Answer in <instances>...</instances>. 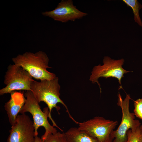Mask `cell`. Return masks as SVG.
I'll list each match as a JSON object with an SVG mask.
<instances>
[{
  "instance_id": "1",
  "label": "cell",
  "mask_w": 142,
  "mask_h": 142,
  "mask_svg": "<svg viewBox=\"0 0 142 142\" xmlns=\"http://www.w3.org/2000/svg\"><path fill=\"white\" fill-rule=\"evenodd\" d=\"M58 78L56 77L50 80H44L38 82L33 80L31 82L30 87L36 100L39 103L43 102L47 105L49 110L48 117L52 121L53 126H56L61 131L63 130L57 125L52 118L51 112L53 108L56 109L59 113L60 107L57 105L58 103L62 104L65 108L69 116L72 120L66 105L60 98V87L58 83Z\"/></svg>"
},
{
  "instance_id": "5",
  "label": "cell",
  "mask_w": 142,
  "mask_h": 142,
  "mask_svg": "<svg viewBox=\"0 0 142 142\" xmlns=\"http://www.w3.org/2000/svg\"><path fill=\"white\" fill-rule=\"evenodd\" d=\"M33 80L29 73L21 67L10 64L4 77L5 87L0 90L1 95L16 90L31 91L30 85Z\"/></svg>"
},
{
  "instance_id": "11",
  "label": "cell",
  "mask_w": 142,
  "mask_h": 142,
  "mask_svg": "<svg viewBox=\"0 0 142 142\" xmlns=\"http://www.w3.org/2000/svg\"><path fill=\"white\" fill-rule=\"evenodd\" d=\"M65 133L69 142H98L78 128H71Z\"/></svg>"
},
{
  "instance_id": "2",
  "label": "cell",
  "mask_w": 142,
  "mask_h": 142,
  "mask_svg": "<svg viewBox=\"0 0 142 142\" xmlns=\"http://www.w3.org/2000/svg\"><path fill=\"white\" fill-rule=\"evenodd\" d=\"M12 59L14 64L22 67L36 79L50 80L56 77L54 73L47 70L51 67L48 66L49 59L44 52L39 51L35 53L26 52Z\"/></svg>"
},
{
  "instance_id": "6",
  "label": "cell",
  "mask_w": 142,
  "mask_h": 142,
  "mask_svg": "<svg viewBox=\"0 0 142 142\" xmlns=\"http://www.w3.org/2000/svg\"><path fill=\"white\" fill-rule=\"evenodd\" d=\"M117 105L120 107L122 113L121 123L118 128L113 133V142H126L127 140V133L129 129L134 130L140 127V121L135 119L134 113L130 112L129 106L130 96L126 94L123 100L119 92L118 94Z\"/></svg>"
},
{
  "instance_id": "7",
  "label": "cell",
  "mask_w": 142,
  "mask_h": 142,
  "mask_svg": "<svg viewBox=\"0 0 142 142\" xmlns=\"http://www.w3.org/2000/svg\"><path fill=\"white\" fill-rule=\"evenodd\" d=\"M124 62L123 59L115 60L108 56L104 57L103 60V64L102 65L99 64L94 67L90 76V80L92 83H97L101 92L100 85L98 81L99 78H115L118 80L120 84L119 89L122 88L121 79L124 77V75L125 74L130 72L125 70L122 67Z\"/></svg>"
},
{
  "instance_id": "12",
  "label": "cell",
  "mask_w": 142,
  "mask_h": 142,
  "mask_svg": "<svg viewBox=\"0 0 142 142\" xmlns=\"http://www.w3.org/2000/svg\"><path fill=\"white\" fill-rule=\"evenodd\" d=\"M128 6L132 9L135 22L142 27V22L139 15V11L142 8V5L137 0H123Z\"/></svg>"
},
{
  "instance_id": "18",
  "label": "cell",
  "mask_w": 142,
  "mask_h": 142,
  "mask_svg": "<svg viewBox=\"0 0 142 142\" xmlns=\"http://www.w3.org/2000/svg\"><path fill=\"white\" fill-rule=\"evenodd\" d=\"M140 128L141 131H142V125H141L140 126Z\"/></svg>"
},
{
  "instance_id": "17",
  "label": "cell",
  "mask_w": 142,
  "mask_h": 142,
  "mask_svg": "<svg viewBox=\"0 0 142 142\" xmlns=\"http://www.w3.org/2000/svg\"><path fill=\"white\" fill-rule=\"evenodd\" d=\"M140 142H142V131H141L140 137Z\"/></svg>"
},
{
  "instance_id": "13",
  "label": "cell",
  "mask_w": 142,
  "mask_h": 142,
  "mask_svg": "<svg viewBox=\"0 0 142 142\" xmlns=\"http://www.w3.org/2000/svg\"><path fill=\"white\" fill-rule=\"evenodd\" d=\"M44 142H69L65 133L57 132L49 134Z\"/></svg>"
},
{
  "instance_id": "9",
  "label": "cell",
  "mask_w": 142,
  "mask_h": 142,
  "mask_svg": "<svg viewBox=\"0 0 142 142\" xmlns=\"http://www.w3.org/2000/svg\"><path fill=\"white\" fill-rule=\"evenodd\" d=\"M42 14L44 16L50 17L55 21L62 23L69 21H74L88 15L87 13L77 9L73 4L72 0H62L55 9L43 12Z\"/></svg>"
},
{
  "instance_id": "4",
  "label": "cell",
  "mask_w": 142,
  "mask_h": 142,
  "mask_svg": "<svg viewBox=\"0 0 142 142\" xmlns=\"http://www.w3.org/2000/svg\"><path fill=\"white\" fill-rule=\"evenodd\" d=\"M118 123L117 121L97 116L83 122H78V128L98 142H111L114 139L113 133Z\"/></svg>"
},
{
  "instance_id": "8",
  "label": "cell",
  "mask_w": 142,
  "mask_h": 142,
  "mask_svg": "<svg viewBox=\"0 0 142 142\" xmlns=\"http://www.w3.org/2000/svg\"><path fill=\"white\" fill-rule=\"evenodd\" d=\"M11 126L7 142H35L33 121L25 113L18 115Z\"/></svg>"
},
{
  "instance_id": "14",
  "label": "cell",
  "mask_w": 142,
  "mask_h": 142,
  "mask_svg": "<svg viewBox=\"0 0 142 142\" xmlns=\"http://www.w3.org/2000/svg\"><path fill=\"white\" fill-rule=\"evenodd\" d=\"M141 132L140 127L135 130H129L127 133V139L126 142H140Z\"/></svg>"
},
{
  "instance_id": "15",
  "label": "cell",
  "mask_w": 142,
  "mask_h": 142,
  "mask_svg": "<svg viewBox=\"0 0 142 142\" xmlns=\"http://www.w3.org/2000/svg\"><path fill=\"white\" fill-rule=\"evenodd\" d=\"M134 105L135 115L142 120V98L134 101Z\"/></svg>"
},
{
  "instance_id": "10",
  "label": "cell",
  "mask_w": 142,
  "mask_h": 142,
  "mask_svg": "<svg viewBox=\"0 0 142 142\" xmlns=\"http://www.w3.org/2000/svg\"><path fill=\"white\" fill-rule=\"evenodd\" d=\"M11 94L10 99L5 103L4 107L9 122L12 126L24 106L26 99L23 94L21 92L13 91Z\"/></svg>"
},
{
  "instance_id": "16",
  "label": "cell",
  "mask_w": 142,
  "mask_h": 142,
  "mask_svg": "<svg viewBox=\"0 0 142 142\" xmlns=\"http://www.w3.org/2000/svg\"><path fill=\"white\" fill-rule=\"evenodd\" d=\"M35 142H43L40 137L36 136L35 137Z\"/></svg>"
},
{
  "instance_id": "3",
  "label": "cell",
  "mask_w": 142,
  "mask_h": 142,
  "mask_svg": "<svg viewBox=\"0 0 142 142\" xmlns=\"http://www.w3.org/2000/svg\"><path fill=\"white\" fill-rule=\"evenodd\" d=\"M25 95L26 97V102L19 113L23 114L29 112L32 114L36 136L38 135L37 130L40 127L43 126L44 128L45 132L41 138L44 142L49 134H54L57 132L56 129L51 125L48 121L49 112L48 108V107L44 108V111H42L39 103L31 91H27Z\"/></svg>"
}]
</instances>
